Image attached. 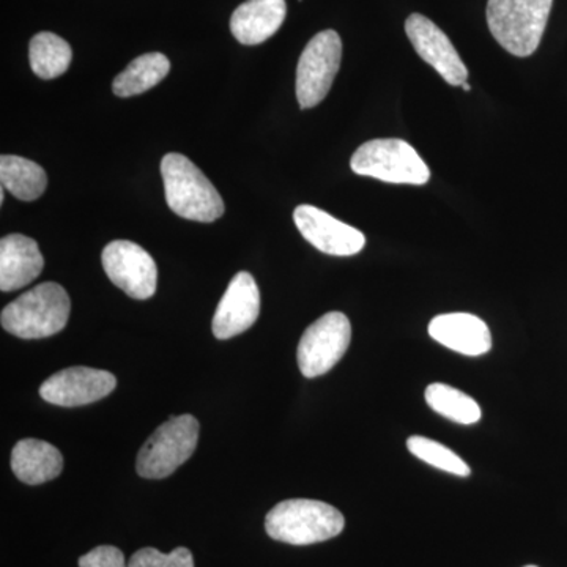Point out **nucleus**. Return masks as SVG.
I'll use <instances>...</instances> for the list:
<instances>
[{
    "label": "nucleus",
    "instance_id": "1",
    "mask_svg": "<svg viewBox=\"0 0 567 567\" xmlns=\"http://www.w3.org/2000/svg\"><path fill=\"white\" fill-rule=\"evenodd\" d=\"M344 527L346 518L341 511L317 499H286L265 518L267 535L290 546L324 543L341 535Z\"/></svg>",
    "mask_w": 567,
    "mask_h": 567
},
{
    "label": "nucleus",
    "instance_id": "2",
    "mask_svg": "<svg viewBox=\"0 0 567 567\" xmlns=\"http://www.w3.org/2000/svg\"><path fill=\"white\" fill-rule=\"evenodd\" d=\"M166 203L185 219L213 223L224 215V203L203 171L182 153H167L162 162Z\"/></svg>",
    "mask_w": 567,
    "mask_h": 567
},
{
    "label": "nucleus",
    "instance_id": "3",
    "mask_svg": "<svg viewBox=\"0 0 567 567\" xmlns=\"http://www.w3.org/2000/svg\"><path fill=\"white\" fill-rule=\"evenodd\" d=\"M70 311V297L61 284L43 282L6 306L0 320L3 330L17 338H50L66 327Z\"/></svg>",
    "mask_w": 567,
    "mask_h": 567
},
{
    "label": "nucleus",
    "instance_id": "4",
    "mask_svg": "<svg viewBox=\"0 0 567 567\" xmlns=\"http://www.w3.org/2000/svg\"><path fill=\"white\" fill-rule=\"evenodd\" d=\"M554 0H488L487 24L499 47L528 58L546 32Z\"/></svg>",
    "mask_w": 567,
    "mask_h": 567
},
{
    "label": "nucleus",
    "instance_id": "5",
    "mask_svg": "<svg viewBox=\"0 0 567 567\" xmlns=\"http://www.w3.org/2000/svg\"><path fill=\"white\" fill-rule=\"evenodd\" d=\"M199 440V421L193 415L171 416L142 445L136 472L145 480H164L193 456Z\"/></svg>",
    "mask_w": 567,
    "mask_h": 567
},
{
    "label": "nucleus",
    "instance_id": "6",
    "mask_svg": "<svg viewBox=\"0 0 567 567\" xmlns=\"http://www.w3.org/2000/svg\"><path fill=\"white\" fill-rule=\"evenodd\" d=\"M350 167L354 174L394 185H425L431 171L409 142L374 140L353 153Z\"/></svg>",
    "mask_w": 567,
    "mask_h": 567
},
{
    "label": "nucleus",
    "instance_id": "7",
    "mask_svg": "<svg viewBox=\"0 0 567 567\" xmlns=\"http://www.w3.org/2000/svg\"><path fill=\"white\" fill-rule=\"evenodd\" d=\"M342 41L338 32L323 31L306 44L297 66V100L301 110L323 102L341 66Z\"/></svg>",
    "mask_w": 567,
    "mask_h": 567
},
{
    "label": "nucleus",
    "instance_id": "8",
    "mask_svg": "<svg viewBox=\"0 0 567 567\" xmlns=\"http://www.w3.org/2000/svg\"><path fill=\"white\" fill-rule=\"evenodd\" d=\"M352 339V324L342 312H328L306 328L298 344V368L306 379L330 372L344 357Z\"/></svg>",
    "mask_w": 567,
    "mask_h": 567
},
{
    "label": "nucleus",
    "instance_id": "9",
    "mask_svg": "<svg viewBox=\"0 0 567 567\" xmlns=\"http://www.w3.org/2000/svg\"><path fill=\"white\" fill-rule=\"evenodd\" d=\"M103 268L118 289L134 298L148 300L156 292L158 268L151 254L128 240H115L104 248Z\"/></svg>",
    "mask_w": 567,
    "mask_h": 567
},
{
    "label": "nucleus",
    "instance_id": "10",
    "mask_svg": "<svg viewBox=\"0 0 567 567\" xmlns=\"http://www.w3.org/2000/svg\"><path fill=\"white\" fill-rule=\"evenodd\" d=\"M405 32L413 48L450 85L461 87L468 80V70L445 32L420 13L410 14Z\"/></svg>",
    "mask_w": 567,
    "mask_h": 567
},
{
    "label": "nucleus",
    "instance_id": "11",
    "mask_svg": "<svg viewBox=\"0 0 567 567\" xmlns=\"http://www.w3.org/2000/svg\"><path fill=\"white\" fill-rule=\"evenodd\" d=\"M293 221L305 240L320 252L330 256L349 257L363 251L365 237L363 233L339 221L334 216L320 210L315 205H300L295 208Z\"/></svg>",
    "mask_w": 567,
    "mask_h": 567
},
{
    "label": "nucleus",
    "instance_id": "12",
    "mask_svg": "<svg viewBox=\"0 0 567 567\" xmlns=\"http://www.w3.org/2000/svg\"><path fill=\"white\" fill-rule=\"evenodd\" d=\"M115 386L117 379L111 372L76 365L51 375L41 385L40 395L50 404L71 409L102 401Z\"/></svg>",
    "mask_w": 567,
    "mask_h": 567
},
{
    "label": "nucleus",
    "instance_id": "13",
    "mask_svg": "<svg viewBox=\"0 0 567 567\" xmlns=\"http://www.w3.org/2000/svg\"><path fill=\"white\" fill-rule=\"evenodd\" d=\"M259 315V287L251 275L240 271L234 276L216 308L212 320L213 334L219 341H226L245 333L256 323Z\"/></svg>",
    "mask_w": 567,
    "mask_h": 567
},
{
    "label": "nucleus",
    "instance_id": "14",
    "mask_svg": "<svg viewBox=\"0 0 567 567\" xmlns=\"http://www.w3.org/2000/svg\"><path fill=\"white\" fill-rule=\"evenodd\" d=\"M429 334L439 344L466 357H481L492 349V334L487 323L466 312L436 316L429 323Z\"/></svg>",
    "mask_w": 567,
    "mask_h": 567
},
{
    "label": "nucleus",
    "instance_id": "15",
    "mask_svg": "<svg viewBox=\"0 0 567 567\" xmlns=\"http://www.w3.org/2000/svg\"><path fill=\"white\" fill-rule=\"evenodd\" d=\"M39 244L25 235H7L0 240V290L13 292L29 286L43 271Z\"/></svg>",
    "mask_w": 567,
    "mask_h": 567
},
{
    "label": "nucleus",
    "instance_id": "16",
    "mask_svg": "<svg viewBox=\"0 0 567 567\" xmlns=\"http://www.w3.org/2000/svg\"><path fill=\"white\" fill-rule=\"evenodd\" d=\"M286 0H246L230 18V31L246 47L264 43L286 20Z\"/></svg>",
    "mask_w": 567,
    "mask_h": 567
},
{
    "label": "nucleus",
    "instance_id": "17",
    "mask_svg": "<svg viewBox=\"0 0 567 567\" xmlns=\"http://www.w3.org/2000/svg\"><path fill=\"white\" fill-rule=\"evenodd\" d=\"M10 462L14 476L29 486L55 480L63 470L61 451L43 440H21L11 451Z\"/></svg>",
    "mask_w": 567,
    "mask_h": 567
},
{
    "label": "nucleus",
    "instance_id": "18",
    "mask_svg": "<svg viewBox=\"0 0 567 567\" xmlns=\"http://www.w3.org/2000/svg\"><path fill=\"white\" fill-rule=\"evenodd\" d=\"M171 62L162 52H148L134 59L121 74L112 82V91L121 99L141 95L151 91L167 76Z\"/></svg>",
    "mask_w": 567,
    "mask_h": 567
},
{
    "label": "nucleus",
    "instance_id": "19",
    "mask_svg": "<svg viewBox=\"0 0 567 567\" xmlns=\"http://www.w3.org/2000/svg\"><path fill=\"white\" fill-rule=\"evenodd\" d=\"M0 182L2 188L17 199L32 203L39 199L48 185L47 173L39 164L22 156L2 155L0 158Z\"/></svg>",
    "mask_w": 567,
    "mask_h": 567
},
{
    "label": "nucleus",
    "instance_id": "20",
    "mask_svg": "<svg viewBox=\"0 0 567 567\" xmlns=\"http://www.w3.org/2000/svg\"><path fill=\"white\" fill-rule=\"evenodd\" d=\"M73 51L65 40L51 32H40L31 40L29 61L41 80H54L70 69Z\"/></svg>",
    "mask_w": 567,
    "mask_h": 567
},
{
    "label": "nucleus",
    "instance_id": "21",
    "mask_svg": "<svg viewBox=\"0 0 567 567\" xmlns=\"http://www.w3.org/2000/svg\"><path fill=\"white\" fill-rule=\"evenodd\" d=\"M425 401L439 415L453 423L472 425L483 416L475 399L445 383H432L425 390Z\"/></svg>",
    "mask_w": 567,
    "mask_h": 567
},
{
    "label": "nucleus",
    "instance_id": "22",
    "mask_svg": "<svg viewBox=\"0 0 567 567\" xmlns=\"http://www.w3.org/2000/svg\"><path fill=\"white\" fill-rule=\"evenodd\" d=\"M406 447L413 456L425 462V464L435 466L442 472L451 473L461 477L470 476L472 470L464 458L458 457L450 447L435 442V440L425 439V436H410L406 440Z\"/></svg>",
    "mask_w": 567,
    "mask_h": 567
},
{
    "label": "nucleus",
    "instance_id": "23",
    "mask_svg": "<svg viewBox=\"0 0 567 567\" xmlns=\"http://www.w3.org/2000/svg\"><path fill=\"white\" fill-rule=\"evenodd\" d=\"M128 567H194V559L186 547H177L171 554L145 547L130 558Z\"/></svg>",
    "mask_w": 567,
    "mask_h": 567
},
{
    "label": "nucleus",
    "instance_id": "24",
    "mask_svg": "<svg viewBox=\"0 0 567 567\" xmlns=\"http://www.w3.org/2000/svg\"><path fill=\"white\" fill-rule=\"evenodd\" d=\"M80 567H128L121 548L100 546L80 558Z\"/></svg>",
    "mask_w": 567,
    "mask_h": 567
},
{
    "label": "nucleus",
    "instance_id": "25",
    "mask_svg": "<svg viewBox=\"0 0 567 567\" xmlns=\"http://www.w3.org/2000/svg\"><path fill=\"white\" fill-rule=\"evenodd\" d=\"M462 87H464V91H466V92H470V89H472V87H470L468 82H465V84H462Z\"/></svg>",
    "mask_w": 567,
    "mask_h": 567
},
{
    "label": "nucleus",
    "instance_id": "26",
    "mask_svg": "<svg viewBox=\"0 0 567 567\" xmlns=\"http://www.w3.org/2000/svg\"><path fill=\"white\" fill-rule=\"evenodd\" d=\"M525 567H537V566H525Z\"/></svg>",
    "mask_w": 567,
    "mask_h": 567
}]
</instances>
